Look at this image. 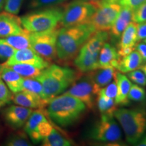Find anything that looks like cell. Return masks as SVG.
Masks as SVG:
<instances>
[{
    "mask_svg": "<svg viewBox=\"0 0 146 146\" xmlns=\"http://www.w3.org/2000/svg\"><path fill=\"white\" fill-rule=\"evenodd\" d=\"M95 31L91 24L60 28L56 42L58 59L60 62L74 59L81 47Z\"/></svg>",
    "mask_w": 146,
    "mask_h": 146,
    "instance_id": "cell-1",
    "label": "cell"
},
{
    "mask_svg": "<svg viewBox=\"0 0 146 146\" xmlns=\"http://www.w3.org/2000/svg\"><path fill=\"white\" fill-rule=\"evenodd\" d=\"M86 109L81 100L63 94L50 100L45 113L55 124L62 127H67L76 123Z\"/></svg>",
    "mask_w": 146,
    "mask_h": 146,
    "instance_id": "cell-2",
    "label": "cell"
},
{
    "mask_svg": "<svg viewBox=\"0 0 146 146\" xmlns=\"http://www.w3.org/2000/svg\"><path fill=\"white\" fill-rule=\"evenodd\" d=\"M80 75L81 72L68 67L52 64L43 69L35 79L41 83L45 99L50 102L55 97L66 91Z\"/></svg>",
    "mask_w": 146,
    "mask_h": 146,
    "instance_id": "cell-3",
    "label": "cell"
},
{
    "mask_svg": "<svg viewBox=\"0 0 146 146\" xmlns=\"http://www.w3.org/2000/svg\"><path fill=\"white\" fill-rule=\"evenodd\" d=\"M109 39L108 31H95L92 34L74 59V64L78 72L85 74L100 68V50Z\"/></svg>",
    "mask_w": 146,
    "mask_h": 146,
    "instance_id": "cell-4",
    "label": "cell"
},
{
    "mask_svg": "<svg viewBox=\"0 0 146 146\" xmlns=\"http://www.w3.org/2000/svg\"><path fill=\"white\" fill-rule=\"evenodd\" d=\"M114 117L123 128L128 143L137 144L146 132V110L143 108L116 109Z\"/></svg>",
    "mask_w": 146,
    "mask_h": 146,
    "instance_id": "cell-5",
    "label": "cell"
},
{
    "mask_svg": "<svg viewBox=\"0 0 146 146\" xmlns=\"http://www.w3.org/2000/svg\"><path fill=\"white\" fill-rule=\"evenodd\" d=\"M63 9L57 5L36 9L21 17L22 25L30 33L55 29L60 25Z\"/></svg>",
    "mask_w": 146,
    "mask_h": 146,
    "instance_id": "cell-6",
    "label": "cell"
},
{
    "mask_svg": "<svg viewBox=\"0 0 146 146\" xmlns=\"http://www.w3.org/2000/svg\"><path fill=\"white\" fill-rule=\"evenodd\" d=\"M96 10L90 24L96 31H108L121 10L120 0H95L91 1Z\"/></svg>",
    "mask_w": 146,
    "mask_h": 146,
    "instance_id": "cell-7",
    "label": "cell"
},
{
    "mask_svg": "<svg viewBox=\"0 0 146 146\" xmlns=\"http://www.w3.org/2000/svg\"><path fill=\"white\" fill-rule=\"evenodd\" d=\"M96 10L91 1L73 0L64 7L60 25L68 27L90 24L91 18Z\"/></svg>",
    "mask_w": 146,
    "mask_h": 146,
    "instance_id": "cell-8",
    "label": "cell"
},
{
    "mask_svg": "<svg viewBox=\"0 0 146 146\" xmlns=\"http://www.w3.org/2000/svg\"><path fill=\"white\" fill-rule=\"evenodd\" d=\"M60 27L41 32L30 33L29 41L31 47L47 62L57 58L56 42Z\"/></svg>",
    "mask_w": 146,
    "mask_h": 146,
    "instance_id": "cell-9",
    "label": "cell"
},
{
    "mask_svg": "<svg viewBox=\"0 0 146 146\" xmlns=\"http://www.w3.org/2000/svg\"><path fill=\"white\" fill-rule=\"evenodd\" d=\"M87 137L101 142L120 141L122 133L114 116L102 114L101 118L87 132Z\"/></svg>",
    "mask_w": 146,
    "mask_h": 146,
    "instance_id": "cell-10",
    "label": "cell"
},
{
    "mask_svg": "<svg viewBox=\"0 0 146 146\" xmlns=\"http://www.w3.org/2000/svg\"><path fill=\"white\" fill-rule=\"evenodd\" d=\"M77 98L85 105L87 109L94 108L96 97L98 96L94 91V83L89 73L86 75H80L68 91L64 93Z\"/></svg>",
    "mask_w": 146,
    "mask_h": 146,
    "instance_id": "cell-11",
    "label": "cell"
},
{
    "mask_svg": "<svg viewBox=\"0 0 146 146\" xmlns=\"http://www.w3.org/2000/svg\"><path fill=\"white\" fill-rule=\"evenodd\" d=\"M17 64H29L37 66L43 68H45L50 65L49 62L41 57L31 47L16 50L14 54L4 62L1 66H10Z\"/></svg>",
    "mask_w": 146,
    "mask_h": 146,
    "instance_id": "cell-12",
    "label": "cell"
},
{
    "mask_svg": "<svg viewBox=\"0 0 146 146\" xmlns=\"http://www.w3.org/2000/svg\"><path fill=\"white\" fill-rule=\"evenodd\" d=\"M33 110L19 105H12L6 108L3 116L7 125L13 129H19L24 127Z\"/></svg>",
    "mask_w": 146,
    "mask_h": 146,
    "instance_id": "cell-13",
    "label": "cell"
},
{
    "mask_svg": "<svg viewBox=\"0 0 146 146\" xmlns=\"http://www.w3.org/2000/svg\"><path fill=\"white\" fill-rule=\"evenodd\" d=\"M27 31L22 25L21 18L4 12L0 14V38L21 34Z\"/></svg>",
    "mask_w": 146,
    "mask_h": 146,
    "instance_id": "cell-14",
    "label": "cell"
},
{
    "mask_svg": "<svg viewBox=\"0 0 146 146\" xmlns=\"http://www.w3.org/2000/svg\"><path fill=\"white\" fill-rule=\"evenodd\" d=\"M11 100L16 105L31 109H44L49 103L37 95L27 91L13 94Z\"/></svg>",
    "mask_w": 146,
    "mask_h": 146,
    "instance_id": "cell-15",
    "label": "cell"
},
{
    "mask_svg": "<svg viewBox=\"0 0 146 146\" xmlns=\"http://www.w3.org/2000/svg\"><path fill=\"white\" fill-rule=\"evenodd\" d=\"M47 119L45 110L43 109H36L33 110L27 121L24 125V130L30 138L33 143H38L41 141V139L38 134L37 129L39 123Z\"/></svg>",
    "mask_w": 146,
    "mask_h": 146,
    "instance_id": "cell-16",
    "label": "cell"
},
{
    "mask_svg": "<svg viewBox=\"0 0 146 146\" xmlns=\"http://www.w3.org/2000/svg\"><path fill=\"white\" fill-rule=\"evenodd\" d=\"M90 75L96 94L98 96L99 91L106 86L115 78L116 74V68L112 67L98 68L96 70L88 72Z\"/></svg>",
    "mask_w": 146,
    "mask_h": 146,
    "instance_id": "cell-17",
    "label": "cell"
},
{
    "mask_svg": "<svg viewBox=\"0 0 146 146\" xmlns=\"http://www.w3.org/2000/svg\"><path fill=\"white\" fill-rule=\"evenodd\" d=\"M133 11L127 7L122 8L119 14L113 23L112 28L110 30L109 35L111 39L113 40L120 39L124 30L132 21Z\"/></svg>",
    "mask_w": 146,
    "mask_h": 146,
    "instance_id": "cell-18",
    "label": "cell"
},
{
    "mask_svg": "<svg viewBox=\"0 0 146 146\" xmlns=\"http://www.w3.org/2000/svg\"><path fill=\"white\" fill-rule=\"evenodd\" d=\"M120 58L118 51L108 43H105L100 50L99 55V65L101 68L112 67L117 68Z\"/></svg>",
    "mask_w": 146,
    "mask_h": 146,
    "instance_id": "cell-19",
    "label": "cell"
},
{
    "mask_svg": "<svg viewBox=\"0 0 146 146\" xmlns=\"http://www.w3.org/2000/svg\"><path fill=\"white\" fill-rule=\"evenodd\" d=\"M0 75L12 94L23 90V82L25 78L10 67L2 66Z\"/></svg>",
    "mask_w": 146,
    "mask_h": 146,
    "instance_id": "cell-20",
    "label": "cell"
},
{
    "mask_svg": "<svg viewBox=\"0 0 146 146\" xmlns=\"http://www.w3.org/2000/svg\"><path fill=\"white\" fill-rule=\"evenodd\" d=\"M115 78L117 83V95L115 98V102L118 106H127L130 102L128 95L132 83L127 76L120 72H116Z\"/></svg>",
    "mask_w": 146,
    "mask_h": 146,
    "instance_id": "cell-21",
    "label": "cell"
},
{
    "mask_svg": "<svg viewBox=\"0 0 146 146\" xmlns=\"http://www.w3.org/2000/svg\"><path fill=\"white\" fill-rule=\"evenodd\" d=\"M143 60L137 51L134 50L125 57L120 58L117 68L121 73H127L136 69L143 64Z\"/></svg>",
    "mask_w": 146,
    "mask_h": 146,
    "instance_id": "cell-22",
    "label": "cell"
},
{
    "mask_svg": "<svg viewBox=\"0 0 146 146\" xmlns=\"http://www.w3.org/2000/svg\"><path fill=\"white\" fill-rule=\"evenodd\" d=\"M137 23L131 22L120 37L118 48L135 47L137 42Z\"/></svg>",
    "mask_w": 146,
    "mask_h": 146,
    "instance_id": "cell-23",
    "label": "cell"
},
{
    "mask_svg": "<svg viewBox=\"0 0 146 146\" xmlns=\"http://www.w3.org/2000/svg\"><path fill=\"white\" fill-rule=\"evenodd\" d=\"M8 67H10L24 78H32L37 77L44 69L37 66L29 64H17Z\"/></svg>",
    "mask_w": 146,
    "mask_h": 146,
    "instance_id": "cell-24",
    "label": "cell"
},
{
    "mask_svg": "<svg viewBox=\"0 0 146 146\" xmlns=\"http://www.w3.org/2000/svg\"><path fill=\"white\" fill-rule=\"evenodd\" d=\"M72 144L70 140L64 137L54 128L48 135L42 140V145L44 146H70Z\"/></svg>",
    "mask_w": 146,
    "mask_h": 146,
    "instance_id": "cell-25",
    "label": "cell"
},
{
    "mask_svg": "<svg viewBox=\"0 0 146 146\" xmlns=\"http://www.w3.org/2000/svg\"><path fill=\"white\" fill-rule=\"evenodd\" d=\"M29 34L30 32L25 31L21 34L15 35L3 38V39L10 46L14 47L16 50L31 47L29 41Z\"/></svg>",
    "mask_w": 146,
    "mask_h": 146,
    "instance_id": "cell-26",
    "label": "cell"
},
{
    "mask_svg": "<svg viewBox=\"0 0 146 146\" xmlns=\"http://www.w3.org/2000/svg\"><path fill=\"white\" fill-rule=\"evenodd\" d=\"M98 107L101 114L114 116V111L117 109V104L114 99L98 94L97 97Z\"/></svg>",
    "mask_w": 146,
    "mask_h": 146,
    "instance_id": "cell-27",
    "label": "cell"
},
{
    "mask_svg": "<svg viewBox=\"0 0 146 146\" xmlns=\"http://www.w3.org/2000/svg\"><path fill=\"white\" fill-rule=\"evenodd\" d=\"M23 91H29V92H31L33 94L37 95V96H40L43 99L45 100L42 85L39 81H37L35 78H25L23 82Z\"/></svg>",
    "mask_w": 146,
    "mask_h": 146,
    "instance_id": "cell-28",
    "label": "cell"
},
{
    "mask_svg": "<svg viewBox=\"0 0 146 146\" xmlns=\"http://www.w3.org/2000/svg\"><path fill=\"white\" fill-rule=\"evenodd\" d=\"M26 133H19L8 137L5 145L8 146H29L31 145Z\"/></svg>",
    "mask_w": 146,
    "mask_h": 146,
    "instance_id": "cell-29",
    "label": "cell"
},
{
    "mask_svg": "<svg viewBox=\"0 0 146 146\" xmlns=\"http://www.w3.org/2000/svg\"><path fill=\"white\" fill-rule=\"evenodd\" d=\"M128 98L129 100L133 102H143L146 98V92L145 89L140 87L137 84H133L131 85L129 91Z\"/></svg>",
    "mask_w": 146,
    "mask_h": 146,
    "instance_id": "cell-30",
    "label": "cell"
},
{
    "mask_svg": "<svg viewBox=\"0 0 146 146\" xmlns=\"http://www.w3.org/2000/svg\"><path fill=\"white\" fill-rule=\"evenodd\" d=\"M66 1L67 0H29V8L31 9H39L56 6Z\"/></svg>",
    "mask_w": 146,
    "mask_h": 146,
    "instance_id": "cell-31",
    "label": "cell"
},
{
    "mask_svg": "<svg viewBox=\"0 0 146 146\" xmlns=\"http://www.w3.org/2000/svg\"><path fill=\"white\" fill-rule=\"evenodd\" d=\"M15 51V49L8 44L3 38H0V60L1 62H4L6 61L14 54Z\"/></svg>",
    "mask_w": 146,
    "mask_h": 146,
    "instance_id": "cell-32",
    "label": "cell"
},
{
    "mask_svg": "<svg viewBox=\"0 0 146 146\" xmlns=\"http://www.w3.org/2000/svg\"><path fill=\"white\" fill-rule=\"evenodd\" d=\"M127 77L135 84L140 86H146V76L140 69L127 72Z\"/></svg>",
    "mask_w": 146,
    "mask_h": 146,
    "instance_id": "cell-33",
    "label": "cell"
},
{
    "mask_svg": "<svg viewBox=\"0 0 146 146\" xmlns=\"http://www.w3.org/2000/svg\"><path fill=\"white\" fill-rule=\"evenodd\" d=\"M98 94L103 95L111 99L115 100L117 95V83H116V78H114V80L111 81L108 85L102 88Z\"/></svg>",
    "mask_w": 146,
    "mask_h": 146,
    "instance_id": "cell-34",
    "label": "cell"
},
{
    "mask_svg": "<svg viewBox=\"0 0 146 146\" xmlns=\"http://www.w3.org/2000/svg\"><path fill=\"white\" fill-rule=\"evenodd\" d=\"M23 1L24 0H5L4 11L17 15L21 11Z\"/></svg>",
    "mask_w": 146,
    "mask_h": 146,
    "instance_id": "cell-35",
    "label": "cell"
},
{
    "mask_svg": "<svg viewBox=\"0 0 146 146\" xmlns=\"http://www.w3.org/2000/svg\"><path fill=\"white\" fill-rule=\"evenodd\" d=\"M132 21L137 24L146 22V2L133 10Z\"/></svg>",
    "mask_w": 146,
    "mask_h": 146,
    "instance_id": "cell-36",
    "label": "cell"
},
{
    "mask_svg": "<svg viewBox=\"0 0 146 146\" xmlns=\"http://www.w3.org/2000/svg\"><path fill=\"white\" fill-rule=\"evenodd\" d=\"M12 94L6 84L4 83L0 75V101L8 104L12 99Z\"/></svg>",
    "mask_w": 146,
    "mask_h": 146,
    "instance_id": "cell-37",
    "label": "cell"
},
{
    "mask_svg": "<svg viewBox=\"0 0 146 146\" xmlns=\"http://www.w3.org/2000/svg\"><path fill=\"white\" fill-rule=\"evenodd\" d=\"M120 2L123 7H127L133 10L145 3L146 0H120Z\"/></svg>",
    "mask_w": 146,
    "mask_h": 146,
    "instance_id": "cell-38",
    "label": "cell"
},
{
    "mask_svg": "<svg viewBox=\"0 0 146 146\" xmlns=\"http://www.w3.org/2000/svg\"><path fill=\"white\" fill-rule=\"evenodd\" d=\"M146 39V22L137 25V42Z\"/></svg>",
    "mask_w": 146,
    "mask_h": 146,
    "instance_id": "cell-39",
    "label": "cell"
},
{
    "mask_svg": "<svg viewBox=\"0 0 146 146\" xmlns=\"http://www.w3.org/2000/svg\"><path fill=\"white\" fill-rule=\"evenodd\" d=\"M135 50L137 51L143 60V63L146 62V44L145 43H140L135 46Z\"/></svg>",
    "mask_w": 146,
    "mask_h": 146,
    "instance_id": "cell-40",
    "label": "cell"
},
{
    "mask_svg": "<svg viewBox=\"0 0 146 146\" xmlns=\"http://www.w3.org/2000/svg\"><path fill=\"white\" fill-rule=\"evenodd\" d=\"M135 50V47H122V48H118V56H120V58L125 57L130 54L133 51Z\"/></svg>",
    "mask_w": 146,
    "mask_h": 146,
    "instance_id": "cell-41",
    "label": "cell"
},
{
    "mask_svg": "<svg viewBox=\"0 0 146 146\" xmlns=\"http://www.w3.org/2000/svg\"><path fill=\"white\" fill-rule=\"evenodd\" d=\"M137 145L139 146H146V134L143 135V136L142 137Z\"/></svg>",
    "mask_w": 146,
    "mask_h": 146,
    "instance_id": "cell-42",
    "label": "cell"
},
{
    "mask_svg": "<svg viewBox=\"0 0 146 146\" xmlns=\"http://www.w3.org/2000/svg\"><path fill=\"white\" fill-rule=\"evenodd\" d=\"M139 69H140V70H141L146 76V64H141L140 66V67L139 68Z\"/></svg>",
    "mask_w": 146,
    "mask_h": 146,
    "instance_id": "cell-43",
    "label": "cell"
},
{
    "mask_svg": "<svg viewBox=\"0 0 146 146\" xmlns=\"http://www.w3.org/2000/svg\"><path fill=\"white\" fill-rule=\"evenodd\" d=\"M5 0H0V11L3 10V7H4Z\"/></svg>",
    "mask_w": 146,
    "mask_h": 146,
    "instance_id": "cell-44",
    "label": "cell"
},
{
    "mask_svg": "<svg viewBox=\"0 0 146 146\" xmlns=\"http://www.w3.org/2000/svg\"><path fill=\"white\" fill-rule=\"evenodd\" d=\"M5 104H6L4 103L3 102L0 101V108H2L3 106H5Z\"/></svg>",
    "mask_w": 146,
    "mask_h": 146,
    "instance_id": "cell-45",
    "label": "cell"
},
{
    "mask_svg": "<svg viewBox=\"0 0 146 146\" xmlns=\"http://www.w3.org/2000/svg\"><path fill=\"white\" fill-rule=\"evenodd\" d=\"M85 1H95V0H85Z\"/></svg>",
    "mask_w": 146,
    "mask_h": 146,
    "instance_id": "cell-46",
    "label": "cell"
},
{
    "mask_svg": "<svg viewBox=\"0 0 146 146\" xmlns=\"http://www.w3.org/2000/svg\"><path fill=\"white\" fill-rule=\"evenodd\" d=\"M1 68H2V66H1V64H0V72H1Z\"/></svg>",
    "mask_w": 146,
    "mask_h": 146,
    "instance_id": "cell-47",
    "label": "cell"
},
{
    "mask_svg": "<svg viewBox=\"0 0 146 146\" xmlns=\"http://www.w3.org/2000/svg\"><path fill=\"white\" fill-rule=\"evenodd\" d=\"M143 43H145V44H146V39H143Z\"/></svg>",
    "mask_w": 146,
    "mask_h": 146,
    "instance_id": "cell-48",
    "label": "cell"
}]
</instances>
